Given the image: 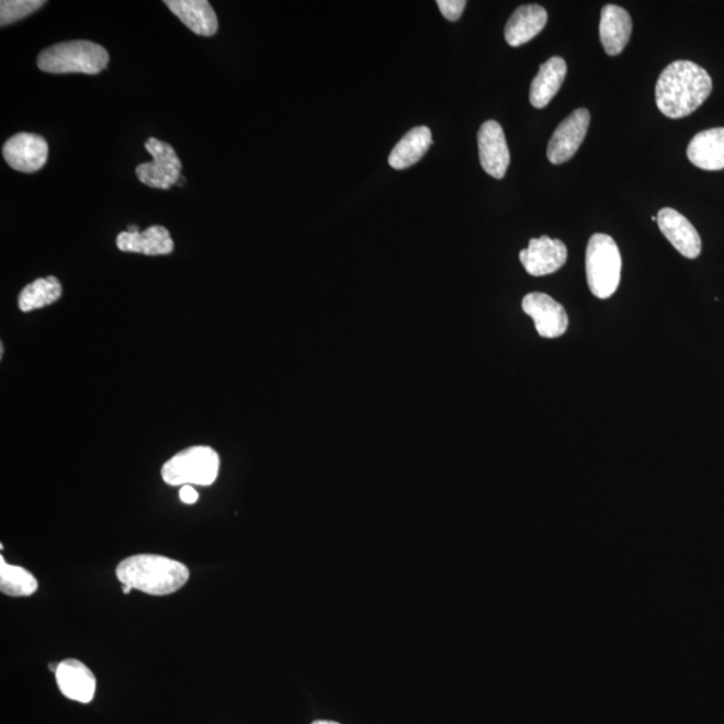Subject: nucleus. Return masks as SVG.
<instances>
[{
	"instance_id": "f257e3e1",
	"label": "nucleus",
	"mask_w": 724,
	"mask_h": 724,
	"mask_svg": "<svg viewBox=\"0 0 724 724\" xmlns=\"http://www.w3.org/2000/svg\"><path fill=\"white\" fill-rule=\"evenodd\" d=\"M712 92V80L702 66L675 60L661 71L656 83V105L669 118L690 116Z\"/></svg>"
},
{
	"instance_id": "f03ea898",
	"label": "nucleus",
	"mask_w": 724,
	"mask_h": 724,
	"mask_svg": "<svg viewBox=\"0 0 724 724\" xmlns=\"http://www.w3.org/2000/svg\"><path fill=\"white\" fill-rule=\"evenodd\" d=\"M116 577L123 585L150 596H168L183 588L190 569L177 559L157 554H136L121 561Z\"/></svg>"
},
{
	"instance_id": "7ed1b4c3",
	"label": "nucleus",
	"mask_w": 724,
	"mask_h": 724,
	"mask_svg": "<svg viewBox=\"0 0 724 724\" xmlns=\"http://www.w3.org/2000/svg\"><path fill=\"white\" fill-rule=\"evenodd\" d=\"M109 54L104 47L90 41H70L46 48L39 54L36 65L50 75H99L106 69Z\"/></svg>"
},
{
	"instance_id": "20e7f679",
	"label": "nucleus",
	"mask_w": 724,
	"mask_h": 724,
	"mask_svg": "<svg viewBox=\"0 0 724 724\" xmlns=\"http://www.w3.org/2000/svg\"><path fill=\"white\" fill-rule=\"evenodd\" d=\"M587 280L591 294L600 299L611 298L619 289L623 259L611 235L595 234L587 247Z\"/></svg>"
},
{
	"instance_id": "39448f33",
	"label": "nucleus",
	"mask_w": 724,
	"mask_h": 724,
	"mask_svg": "<svg viewBox=\"0 0 724 724\" xmlns=\"http://www.w3.org/2000/svg\"><path fill=\"white\" fill-rule=\"evenodd\" d=\"M219 470L217 452L207 445H195L169 459L161 468V476L169 486H211L217 479Z\"/></svg>"
},
{
	"instance_id": "423d86ee",
	"label": "nucleus",
	"mask_w": 724,
	"mask_h": 724,
	"mask_svg": "<svg viewBox=\"0 0 724 724\" xmlns=\"http://www.w3.org/2000/svg\"><path fill=\"white\" fill-rule=\"evenodd\" d=\"M145 149L154 157L152 162H145L136 168L138 180L150 189L169 190L181 178V161L171 144L148 138Z\"/></svg>"
},
{
	"instance_id": "0eeeda50",
	"label": "nucleus",
	"mask_w": 724,
	"mask_h": 724,
	"mask_svg": "<svg viewBox=\"0 0 724 724\" xmlns=\"http://www.w3.org/2000/svg\"><path fill=\"white\" fill-rule=\"evenodd\" d=\"M590 124L588 109H577L566 117L555 129L547 147V159L552 165L559 166L569 161L577 154L587 137Z\"/></svg>"
},
{
	"instance_id": "6e6552de",
	"label": "nucleus",
	"mask_w": 724,
	"mask_h": 724,
	"mask_svg": "<svg viewBox=\"0 0 724 724\" xmlns=\"http://www.w3.org/2000/svg\"><path fill=\"white\" fill-rule=\"evenodd\" d=\"M3 157L15 171L38 172L47 162L48 144L34 133H18L3 145Z\"/></svg>"
},
{
	"instance_id": "1a4fd4ad",
	"label": "nucleus",
	"mask_w": 724,
	"mask_h": 724,
	"mask_svg": "<svg viewBox=\"0 0 724 724\" xmlns=\"http://www.w3.org/2000/svg\"><path fill=\"white\" fill-rule=\"evenodd\" d=\"M522 309L533 318L535 329L543 338L564 336L569 326L565 307L543 293H530L522 301Z\"/></svg>"
},
{
	"instance_id": "9d476101",
	"label": "nucleus",
	"mask_w": 724,
	"mask_h": 724,
	"mask_svg": "<svg viewBox=\"0 0 724 724\" xmlns=\"http://www.w3.org/2000/svg\"><path fill=\"white\" fill-rule=\"evenodd\" d=\"M519 259L530 275H551L566 263L567 249L563 240L543 235L530 239L528 249L519 252Z\"/></svg>"
},
{
	"instance_id": "9b49d317",
	"label": "nucleus",
	"mask_w": 724,
	"mask_h": 724,
	"mask_svg": "<svg viewBox=\"0 0 724 724\" xmlns=\"http://www.w3.org/2000/svg\"><path fill=\"white\" fill-rule=\"evenodd\" d=\"M480 166L494 179H504L510 166V150L507 147L502 126L490 120L482 124L478 133Z\"/></svg>"
},
{
	"instance_id": "f8f14e48",
	"label": "nucleus",
	"mask_w": 724,
	"mask_h": 724,
	"mask_svg": "<svg viewBox=\"0 0 724 724\" xmlns=\"http://www.w3.org/2000/svg\"><path fill=\"white\" fill-rule=\"evenodd\" d=\"M657 225L660 231L669 240L681 256L695 259L702 252V239L686 216L674 208H661L657 213Z\"/></svg>"
},
{
	"instance_id": "ddd939ff",
	"label": "nucleus",
	"mask_w": 724,
	"mask_h": 724,
	"mask_svg": "<svg viewBox=\"0 0 724 724\" xmlns=\"http://www.w3.org/2000/svg\"><path fill=\"white\" fill-rule=\"evenodd\" d=\"M56 680L65 698L88 704L92 702L97 688L95 676L84 664L77 659L58 663Z\"/></svg>"
},
{
	"instance_id": "4468645a",
	"label": "nucleus",
	"mask_w": 724,
	"mask_h": 724,
	"mask_svg": "<svg viewBox=\"0 0 724 724\" xmlns=\"http://www.w3.org/2000/svg\"><path fill=\"white\" fill-rule=\"evenodd\" d=\"M632 34L630 12L620 5L608 4L601 11L600 38L608 56H619L624 52Z\"/></svg>"
},
{
	"instance_id": "2eb2a0df",
	"label": "nucleus",
	"mask_w": 724,
	"mask_h": 724,
	"mask_svg": "<svg viewBox=\"0 0 724 724\" xmlns=\"http://www.w3.org/2000/svg\"><path fill=\"white\" fill-rule=\"evenodd\" d=\"M688 160L704 171L724 169V128L698 133L687 148Z\"/></svg>"
},
{
	"instance_id": "dca6fc26",
	"label": "nucleus",
	"mask_w": 724,
	"mask_h": 724,
	"mask_svg": "<svg viewBox=\"0 0 724 724\" xmlns=\"http://www.w3.org/2000/svg\"><path fill=\"white\" fill-rule=\"evenodd\" d=\"M547 23V12L542 5L528 4L514 11L506 23L505 38L512 47L528 44L539 35Z\"/></svg>"
},
{
	"instance_id": "f3484780",
	"label": "nucleus",
	"mask_w": 724,
	"mask_h": 724,
	"mask_svg": "<svg viewBox=\"0 0 724 724\" xmlns=\"http://www.w3.org/2000/svg\"><path fill=\"white\" fill-rule=\"evenodd\" d=\"M166 4L191 32L202 36L216 34L219 23L207 0H167Z\"/></svg>"
},
{
	"instance_id": "a211bd4d",
	"label": "nucleus",
	"mask_w": 724,
	"mask_h": 724,
	"mask_svg": "<svg viewBox=\"0 0 724 724\" xmlns=\"http://www.w3.org/2000/svg\"><path fill=\"white\" fill-rule=\"evenodd\" d=\"M118 250L138 252L144 256H168L173 251V240L166 227L152 226L143 233L123 231L116 240Z\"/></svg>"
},
{
	"instance_id": "6ab92c4d",
	"label": "nucleus",
	"mask_w": 724,
	"mask_h": 724,
	"mask_svg": "<svg viewBox=\"0 0 724 724\" xmlns=\"http://www.w3.org/2000/svg\"><path fill=\"white\" fill-rule=\"evenodd\" d=\"M567 66L564 58L553 57L541 65L530 88V102L536 109L551 104L565 81Z\"/></svg>"
},
{
	"instance_id": "aec40b11",
	"label": "nucleus",
	"mask_w": 724,
	"mask_h": 724,
	"mask_svg": "<svg viewBox=\"0 0 724 724\" xmlns=\"http://www.w3.org/2000/svg\"><path fill=\"white\" fill-rule=\"evenodd\" d=\"M432 145V133L428 126H416L404 135L389 155V166L407 169L422 159Z\"/></svg>"
},
{
	"instance_id": "412c9836",
	"label": "nucleus",
	"mask_w": 724,
	"mask_h": 724,
	"mask_svg": "<svg viewBox=\"0 0 724 724\" xmlns=\"http://www.w3.org/2000/svg\"><path fill=\"white\" fill-rule=\"evenodd\" d=\"M63 295V285L56 276L41 278L24 287L18 298V306L24 313L53 305Z\"/></svg>"
},
{
	"instance_id": "4be33fe9",
	"label": "nucleus",
	"mask_w": 724,
	"mask_h": 724,
	"mask_svg": "<svg viewBox=\"0 0 724 724\" xmlns=\"http://www.w3.org/2000/svg\"><path fill=\"white\" fill-rule=\"evenodd\" d=\"M38 590L33 573L22 566L11 565L0 557V591L10 597H29Z\"/></svg>"
},
{
	"instance_id": "5701e85b",
	"label": "nucleus",
	"mask_w": 724,
	"mask_h": 724,
	"mask_svg": "<svg viewBox=\"0 0 724 724\" xmlns=\"http://www.w3.org/2000/svg\"><path fill=\"white\" fill-rule=\"evenodd\" d=\"M45 4L44 0H3L0 2V24L8 26L21 21Z\"/></svg>"
},
{
	"instance_id": "b1692460",
	"label": "nucleus",
	"mask_w": 724,
	"mask_h": 724,
	"mask_svg": "<svg viewBox=\"0 0 724 724\" xmlns=\"http://www.w3.org/2000/svg\"><path fill=\"white\" fill-rule=\"evenodd\" d=\"M437 4L445 20L456 22L461 20L467 2L466 0H438Z\"/></svg>"
},
{
	"instance_id": "393cba45",
	"label": "nucleus",
	"mask_w": 724,
	"mask_h": 724,
	"mask_svg": "<svg viewBox=\"0 0 724 724\" xmlns=\"http://www.w3.org/2000/svg\"><path fill=\"white\" fill-rule=\"evenodd\" d=\"M179 495L181 502H184L186 505L196 504L199 499V493L191 485H185L181 487Z\"/></svg>"
},
{
	"instance_id": "a878e982",
	"label": "nucleus",
	"mask_w": 724,
	"mask_h": 724,
	"mask_svg": "<svg viewBox=\"0 0 724 724\" xmlns=\"http://www.w3.org/2000/svg\"><path fill=\"white\" fill-rule=\"evenodd\" d=\"M132 590H133V588L129 587V585H123V593L124 595H129Z\"/></svg>"
},
{
	"instance_id": "bb28decb",
	"label": "nucleus",
	"mask_w": 724,
	"mask_h": 724,
	"mask_svg": "<svg viewBox=\"0 0 724 724\" xmlns=\"http://www.w3.org/2000/svg\"><path fill=\"white\" fill-rule=\"evenodd\" d=\"M312 724H340V723L331 722V721H316L313 722Z\"/></svg>"
},
{
	"instance_id": "cd10ccee",
	"label": "nucleus",
	"mask_w": 724,
	"mask_h": 724,
	"mask_svg": "<svg viewBox=\"0 0 724 724\" xmlns=\"http://www.w3.org/2000/svg\"><path fill=\"white\" fill-rule=\"evenodd\" d=\"M128 233H133V234L140 233V229H138L137 226H129L128 227Z\"/></svg>"
}]
</instances>
